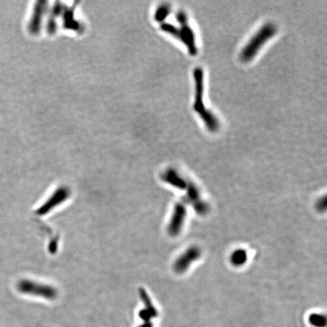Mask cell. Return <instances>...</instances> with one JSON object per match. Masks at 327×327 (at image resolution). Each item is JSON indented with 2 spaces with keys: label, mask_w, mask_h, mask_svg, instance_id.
<instances>
[{
  "label": "cell",
  "mask_w": 327,
  "mask_h": 327,
  "mask_svg": "<svg viewBox=\"0 0 327 327\" xmlns=\"http://www.w3.org/2000/svg\"><path fill=\"white\" fill-rule=\"evenodd\" d=\"M195 84V102L193 109L201 117L206 126L207 129L211 132H216L220 128L219 121L211 111L207 110L204 105V72L201 68H196L193 71Z\"/></svg>",
  "instance_id": "6da1fadb"
},
{
  "label": "cell",
  "mask_w": 327,
  "mask_h": 327,
  "mask_svg": "<svg viewBox=\"0 0 327 327\" xmlns=\"http://www.w3.org/2000/svg\"><path fill=\"white\" fill-rule=\"evenodd\" d=\"M276 33L277 28L274 24L268 23L263 26L242 50L240 53L241 61L243 62L251 61L257 55L261 47L272 38Z\"/></svg>",
  "instance_id": "7a4b0ae2"
},
{
  "label": "cell",
  "mask_w": 327,
  "mask_h": 327,
  "mask_svg": "<svg viewBox=\"0 0 327 327\" xmlns=\"http://www.w3.org/2000/svg\"><path fill=\"white\" fill-rule=\"evenodd\" d=\"M18 289L21 293L40 296L48 300L55 299L58 295V292L53 287L28 280L20 281L18 283Z\"/></svg>",
  "instance_id": "3957f363"
},
{
  "label": "cell",
  "mask_w": 327,
  "mask_h": 327,
  "mask_svg": "<svg viewBox=\"0 0 327 327\" xmlns=\"http://www.w3.org/2000/svg\"><path fill=\"white\" fill-rule=\"evenodd\" d=\"M177 20L181 24V40L183 44L187 47L189 55L195 56L198 52L195 44V34L188 24V18L184 11H179L177 15Z\"/></svg>",
  "instance_id": "277c9868"
},
{
  "label": "cell",
  "mask_w": 327,
  "mask_h": 327,
  "mask_svg": "<svg viewBox=\"0 0 327 327\" xmlns=\"http://www.w3.org/2000/svg\"><path fill=\"white\" fill-rule=\"evenodd\" d=\"M71 189L68 187H61L57 188L47 202L38 208L37 215L41 216L47 215L52 209L64 203L71 196Z\"/></svg>",
  "instance_id": "5b68a950"
},
{
  "label": "cell",
  "mask_w": 327,
  "mask_h": 327,
  "mask_svg": "<svg viewBox=\"0 0 327 327\" xmlns=\"http://www.w3.org/2000/svg\"><path fill=\"white\" fill-rule=\"evenodd\" d=\"M187 214V207L184 202L176 204L171 221L168 226V233L170 235L177 236L181 234Z\"/></svg>",
  "instance_id": "8992f818"
},
{
  "label": "cell",
  "mask_w": 327,
  "mask_h": 327,
  "mask_svg": "<svg viewBox=\"0 0 327 327\" xmlns=\"http://www.w3.org/2000/svg\"><path fill=\"white\" fill-rule=\"evenodd\" d=\"M202 256V251L198 247L192 246L188 248L181 255L174 264V270L177 274H184L194 261L199 259Z\"/></svg>",
  "instance_id": "52a82bcc"
},
{
  "label": "cell",
  "mask_w": 327,
  "mask_h": 327,
  "mask_svg": "<svg viewBox=\"0 0 327 327\" xmlns=\"http://www.w3.org/2000/svg\"><path fill=\"white\" fill-rule=\"evenodd\" d=\"M187 202H189L195 209V212L199 215H205L209 211V206L201 198L198 187L193 183H187Z\"/></svg>",
  "instance_id": "ba28073f"
},
{
  "label": "cell",
  "mask_w": 327,
  "mask_h": 327,
  "mask_svg": "<svg viewBox=\"0 0 327 327\" xmlns=\"http://www.w3.org/2000/svg\"><path fill=\"white\" fill-rule=\"evenodd\" d=\"M163 181L165 183L171 184L173 187H177L180 189H186L187 187V182L181 178V175L172 168L167 170L161 176Z\"/></svg>",
  "instance_id": "9c48e42d"
},
{
  "label": "cell",
  "mask_w": 327,
  "mask_h": 327,
  "mask_svg": "<svg viewBox=\"0 0 327 327\" xmlns=\"http://www.w3.org/2000/svg\"><path fill=\"white\" fill-rule=\"evenodd\" d=\"M248 259L246 251L243 249H237L233 252L231 257L232 265L235 267H240L245 265Z\"/></svg>",
  "instance_id": "30bf717a"
},
{
  "label": "cell",
  "mask_w": 327,
  "mask_h": 327,
  "mask_svg": "<svg viewBox=\"0 0 327 327\" xmlns=\"http://www.w3.org/2000/svg\"><path fill=\"white\" fill-rule=\"evenodd\" d=\"M140 293L141 298H142V301H143L144 305L145 306V309L146 311H148L150 314H152L153 318H156L158 316V312L157 311V310L155 309L154 305H152V301L150 299L149 296H148L147 292H145L144 289L141 288L140 291Z\"/></svg>",
  "instance_id": "8fae6325"
},
{
  "label": "cell",
  "mask_w": 327,
  "mask_h": 327,
  "mask_svg": "<svg viewBox=\"0 0 327 327\" xmlns=\"http://www.w3.org/2000/svg\"><path fill=\"white\" fill-rule=\"evenodd\" d=\"M308 320L310 324L315 327H325L327 325V318L323 314H312Z\"/></svg>",
  "instance_id": "7c38bea8"
},
{
  "label": "cell",
  "mask_w": 327,
  "mask_h": 327,
  "mask_svg": "<svg viewBox=\"0 0 327 327\" xmlns=\"http://www.w3.org/2000/svg\"><path fill=\"white\" fill-rule=\"evenodd\" d=\"M168 14H169V7L162 6L157 11L155 18L158 21H162L168 16Z\"/></svg>",
  "instance_id": "4fadbf2b"
},
{
  "label": "cell",
  "mask_w": 327,
  "mask_h": 327,
  "mask_svg": "<svg viewBox=\"0 0 327 327\" xmlns=\"http://www.w3.org/2000/svg\"><path fill=\"white\" fill-rule=\"evenodd\" d=\"M316 207L318 211H321V212L326 211V209H327V198H326V196H324L322 198L319 199V201L317 202Z\"/></svg>",
  "instance_id": "5bb4252c"
},
{
  "label": "cell",
  "mask_w": 327,
  "mask_h": 327,
  "mask_svg": "<svg viewBox=\"0 0 327 327\" xmlns=\"http://www.w3.org/2000/svg\"><path fill=\"white\" fill-rule=\"evenodd\" d=\"M153 327V325H152V323L150 322H145V324H142V326H140V327Z\"/></svg>",
  "instance_id": "9a60e30c"
}]
</instances>
